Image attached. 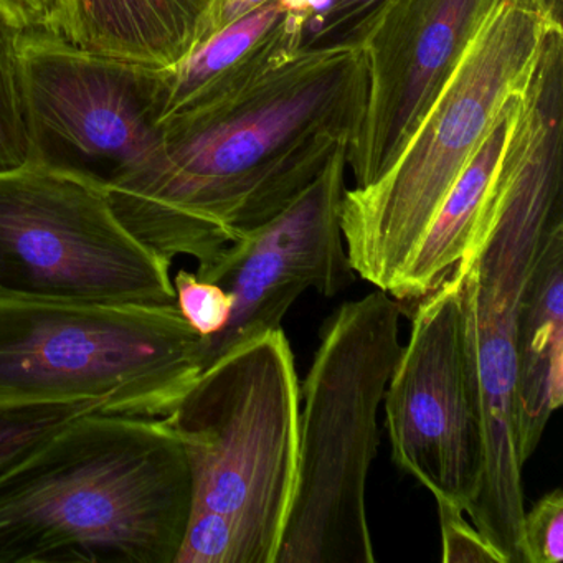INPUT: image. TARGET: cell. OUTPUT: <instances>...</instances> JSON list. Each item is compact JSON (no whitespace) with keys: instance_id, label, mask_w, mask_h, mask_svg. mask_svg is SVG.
<instances>
[{"instance_id":"1","label":"cell","mask_w":563,"mask_h":563,"mask_svg":"<svg viewBox=\"0 0 563 563\" xmlns=\"http://www.w3.org/2000/svg\"><path fill=\"white\" fill-rule=\"evenodd\" d=\"M365 97L361 47L299 52L249 87L163 121L153 163L108 200L157 255L203 265L282 212L351 146Z\"/></svg>"},{"instance_id":"2","label":"cell","mask_w":563,"mask_h":563,"mask_svg":"<svg viewBox=\"0 0 563 563\" xmlns=\"http://www.w3.org/2000/svg\"><path fill=\"white\" fill-rule=\"evenodd\" d=\"M563 58L543 52L520 91L512 126L463 275L467 329L486 427V474L471 522L523 563V460L517 400L520 296L543 240L563 222Z\"/></svg>"},{"instance_id":"3","label":"cell","mask_w":563,"mask_h":563,"mask_svg":"<svg viewBox=\"0 0 563 563\" xmlns=\"http://www.w3.org/2000/svg\"><path fill=\"white\" fill-rule=\"evenodd\" d=\"M190 507L167 418L91 411L0 471V563H176Z\"/></svg>"},{"instance_id":"4","label":"cell","mask_w":563,"mask_h":563,"mask_svg":"<svg viewBox=\"0 0 563 563\" xmlns=\"http://www.w3.org/2000/svg\"><path fill=\"white\" fill-rule=\"evenodd\" d=\"M166 418L192 474L176 563H275L298 466L299 378L283 329L203 368Z\"/></svg>"},{"instance_id":"5","label":"cell","mask_w":563,"mask_h":563,"mask_svg":"<svg viewBox=\"0 0 563 563\" xmlns=\"http://www.w3.org/2000/svg\"><path fill=\"white\" fill-rule=\"evenodd\" d=\"M400 302L382 289L339 306L299 384L295 493L275 563H374L367 479L378 410L401 352Z\"/></svg>"},{"instance_id":"6","label":"cell","mask_w":563,"mask_h":563,"mask_svg":"<svg viewBox=\"0 0 563 563\" xmlns=\"http://www.w3.org/2000/svg\"><path fill=\"white\" fill-rule=\"evenodd\" d=\"M553 27L540 0H496L390 169L371 186L345 189L341 227L355 275L395 299L431 220L526 87Z\"/></svg>"},{"instance_id":"7","label":"cell","mask_w":563,"mask_h":563,"mask_svg":"<svg viewBox=\"0 0 563 563\" xmlns=\"http://www.w3.org/2000/svg\"><path fill=\"white\" fill-rule=\"evenodd\" d=\"M200 351L176 305L0 301V407L93 401L166 418L202 374Z\"/></svg>"},{"instance_id":"8","label":"cell","mask_w":563,"mask_h":563,"mask_svg":"<svg viewBox=\"0 0 563 563\" xmlns=\"http://www.w3.org/2000/svg\"><path fill=\"white\" fill-rule=\"evenodd\" d=\"M170 266L98 184L37 163L0 169V301L176 305Z\"/></svg>"},{"instance_id":"9","label":"cell","mask_w":563,"mask_h":563,"mask_svg":"<svg viewBox=\"0 0 563 563\" xmlns=\"http://www.w3.org/2000/svg\"><path fill=\"white\" fill-rule=\"evenodd\" d=\"M21 74L29 163L84 177L107 194L153 163L163 143L166 68L25 32Z\"/></svg>"},{"instance_id":"10","label":"cell","mask_w":563,"mask_h":563,"mask_svg":"<svg viewBox=\"0 0 563 563\" xmlns=\"http://www.w3.org/2000/svg\"><path fill=\"white\" fill-rule=\"evenodd\" d=\"M391 460L467 512L486 474V427L460 269L415 305L384 397Z\"/></svg>"},{"instance_id":"11","label":"cell","mask_w":563,"mask_h":563,"mask_svg":"<svg viewBox=\"0 0 563 563\" xmlns=\"http://www.w3.org/2000/svg\"><path fill=\"white\" fill-rule=\"evenodd\" d=\"M347 150H339L282 212L197 266L200 279L216 283L233 301L223 331L202 338V371L236 345L282 329L308 289L334 298L354 285L341 227Z\"/></svg>"},{"instance_id":"12","label":"cell","mask_w":563,"mask_h":563,"mask_svg":"<svg viewBox=\"0 0 563 563\" xmlns=\"http://www.w3.org/2000/svg\"><path fill=\"white\" fill-rule=\"evenodd\" d=\"M496 0H382L361 47L367 97L347 150L354 187L384 176L466 54Z\"/></svg>"},{"instance_id":"13","label":"cell","mask_w":563,"mask_h":563,"mask_svg":"<svg viewBox=\"0 0 563 563\" xmlns=\"http://www.w3.org/2000/svg\"><path fill=\"white\" fill-rule=\"evenodd\" d=\"M301 27L282 0H268L166 68L161 123L209 107L299 54Z\"/></svg>"},{"instance_id":"14","label":"cell","mask_w":563,"mask_h":563,"mask_svg":"<svg viewBox=\"0 0 563 563\" xmlns=\"http://www.w3.org/2000/svg\"><path fill=\"white\" fill-rule=\"evenodd\" d=\"M517 400L523 460L563 404V222L540 246L517 318Z\"/></svg>"},{"instance_id":"15","label":"cell","mask_w":563,"mask_h":563,"mask_svg":"<svg viewBox=\"0 0 563 563\" xmlns=\"http://www.w3.org/2000/svg\"><path fill=\"white\" fill-rule=\"evenodd\" d=\"M216 0H70L64 38L91 54L170 68L199 44Z\"/></svg>"},{"instance_id":"16","label":"cell","mask_w":563,"mask_h":563,"mask_svg":"<svg viewBox=\"0 0 563 563\" xmlns=\"http://www.w3.org/2000/svg\"><path fill=\"white\" fill-rule=\"evenodd\" d=\"M519 95L500 111L493 130L471 157L431 220L395 295L401 306L405 302L417 305L420 299L437 291L453 275L470 249L493 190L494 177L512 126Z\"/></svg>"},{"instance_id":"17","label":"cell","mask_w":563,"mask_h":563,"mask_svg":"<svg viewBox=\"0 0 563 563\" xmlns=\"http://www.w3.org/2000/svg\"><path fill=\"white\" fill-rule=\"evenodd\" d=\"M25 32L0 11V169L24 166L31 159L21 47Z\"/></svg>"},{"instance_id":"18","label":"cell","mask_w":563,"mask_h":563,"mask_svg":"<svg viewBox=\"0 0 563 563\" xmlns=\"http://www.w3.org/2000/svg\"><path fill=\"white\" fill-rule=\"evenodd\" d=\"M382 0H283L301 24L299 51L358 47Z\"/></svg>"},{"instance_id":"19","label":"cell","mask_w":563,"mask_h":563,"mask_svg":"<svg viewBox=\"0 0 563 563\" xmlns=\"http://www.w3.org/2000/svg\"><path fill=\"white\" fill-rule=\"evenodd\" d=\"M103 411L93 401L0 407V471L31 453L74 418Z\"/></svg>"},{"instance_id":"20","label":"cell","mask_w":563,"mask_h":563,"mask_svg":"<svg viewBox=\"0 0 563 563\" xmlns=\"http://www.w3.org/2000/svg\"><path fill=\"white\" fill-rule=\"evenodd\" d=\"M173 283L177 309L194 331L202 338H212L223 331L233 308L232 298L225 289L200 279L187 269H180Z\"/></svg>"},{"instance_id":"21","label":"cell","mask_w":563,"mask_h":563,"mask_svg":"<svg viewBox=\"0 0 563 563\" xmlns=\"http://www.w3.org/2000/svg\"><path fill=\"white\" fill-rule=\"evenodd\" d=\"M523 563H560L563 560V493L560 487L540 497L520 522Z\"/></svg>"},{"instance_id":"22","label":"cell","mask_w":563,"mask_h":563,"mask_svg":"<svg viewBox=\"0 0 563 563\" xmlns=\"http://www.w3.org/2000/svg\"><path fill=\"white\" fill-rule=\"evenodd\" d=\"M441 530V562L443 563H506L503 553L446 500H437Z\"/></svg>"},{"instance_id":"23","label":"cell","mask_w":563,"mask_h":563,"mask_svg":"<svg viewBox=\"0 0 563 563\" xmlns=\"http://www.w3.org/2000/svg\"><path fill=\"white\" fill-rule=\"evenodd\" d=\"M68 2L70 0H0V11L24 32L64 37Z\"/></svg>"},{"instance_id":"24","label":"cell","mask_w":563,"mask_h":563,"mask_svg":"<svg viewBox=\"0 0 563 563\" xmlns=\"http://www.w3.org/2000/svg\"><path fill=\"white\" fill-rule=\"evenodd\" d=\"M268 0H216L206 22V34L213 35L232 24L236 19L255 11Z\"/></svg>"},{"instance_id":"25","label":"cell","mask_w":563,"mask_h":563,"mask_svg":"<svg viewBox=\"0 0 563 563\" xmlns=\"http://www.w3.org/2000/svg\"><path fill=\"white\" fill-rule=\"evenodd\" d=\"M547 18L553 25L563 27V0H540Z\"/></svg>"}]
</instances>
